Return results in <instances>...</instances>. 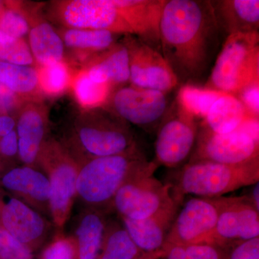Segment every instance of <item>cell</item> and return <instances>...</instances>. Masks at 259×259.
<instances>
[{"label": "cell", "mask_w": 259, "mask_h": 259, "mask_svg": "<svg viewBox=\"0 0 259 259\" xmlns=\"http://www.w3.org/2000/svg\"><path fill=\"white\" fill-rule=\"evenodd\" d=\"M222 34L210 1L166 0L160 47L179 86L198 85L207 77L219 54Z\"/></svg>", "instance_id": "cell-1"}, {"label": "cell", "mask_w": 259, "mask_h": 259, "mask_svg": "<svg viewBox=\"0 0 259 259\" xmlns=\"http://www.w3.org/2000/svg\"><path fill=\"white\" fill-rule=\"evenodd\" d=\"M62 144L79 166L92 158L139 150L129 124L104 107L83 110L75 121L69 141Z\"/></svg>", "instance_id": "cell-2"}, {"label": "cell", "mask_w": 259, "mask_h": 259, "mask_svg": "<svg viewBox=\"0 0 259 259\" xmlns=\"http://www.w3.org/2000/svg\"><path fill=\"white\" fill-rule=\"evenodd\" d=\"M141 150L125 154L92 158L80 166L76 197L88 207L109 212L110 204L121 186L131 177L158 168Z\"/></svg>", "instance_id": "cell-3"}, {"label": "cell", "mask_w": 259, "mask_h": 259, "mask_svg": "<svg viewBox=\"0 0 259 259\" xmlns=\"http://www.w3.org/2000/svg\"><path fill=\"white\" fill-rule=\"evenodd\" d=\"M259 182V161L230 166L208 161H190L177 169L171 184L174 197L215 198Z\"/></svg>", "instance_id": "cell-4"}, {"label": "cell", "mask_w": 259, "mask_h": 259, "mask_svg": "<svg viewBox=\"0 0 259 259\" xmlns=\"http://www.w3.org/2000/svg\"><path fill=\"white\" fill-rule=\"evenodd\" d=\"M204 88L236 97L259 84V33L241 32L226 37Z\"/></svg>", "instance_id": "cell-5"}, {"label": "cell", "mask_w": 259, "mask_h": 259, "mask_svg": "<svg viewBox=\"0 0 259 259\" xmlns=\"http://www.w3.org/2000/svg\"><path fill=\"white\" fill-rule=\"evenodd\" d=\"M50 182L51 217L57 232L63 231L76 198V182L80 166L62 142L46 140L37 156Z\"/></svg>", "instance_id": "cell-6"}, {"label": "cell", "mask_w": 259, "mask_h": 259, "mask_svg": "<svg viewBox=\"0 0 259 259\" xmlns=\"http://www.w3.org/2000/svg\"><path fill=\"white\" fill-rule=\"evenodd\" d=\"M157 168L131 177L117 191L109 212L117 213L119 218L144 219L162 209L182 202L174 197L170 183H163L154 177Z\"/></svg>", "instance_id": "cell-7"}, {"label": "cell", "mask_w": 259, "mask_h": 259, "mask_svg": "<svg viewBox=\"0 0 259 259\" xmlns=\"http://www.w3.org/2000/svg\"><path fill=\"white\" fill-rule=\"evenodd\" d=\"M199 127L198 121L175 100L156 131V164L178 169L188 163L197 142Z\"/></svg>", "instance_id": "cell-8"}, {"label": "cell", "mask_w": 259, "mask_h": 259, "mask_svg": "<svg viewBox=\"0 0 259 259\" xmlns=\"http://www.w3.org/2000/svg\"><path fill=\"white\" fill-rule=\"evenodd\" d=\"M208 161L241 166L259 161L258 138L242 128L229 134L212 132L202 124L190 161Z\"/></svg>", "instance_id": "cell-9"}, {"label": "cell", "mask_w": 259, "mask_h": 259, "mask_svg": "<svg viewBox=\"0 0 259 259\" xmlns=\"http://www.w3.org/2000/svg\"><path fill=\"white\" fill-rule=\"evenodd\" d=\"M107 104L122 120L150 134L156 133L170 108L166 93L133 85L113 90Z\"/></svg>", "instance_id": "cell-10"}, {"label": "cell", "mask_w": 259, "mask_h": 259, "mask_svg": "<svg viewBox=\"0 0 259 259\" xmlns=\"http://www.w3.org/2000/svg\"><path fill=\"white\" fill-rule=\"evenodd\" d=\"M52 13L66 28L107 30L117 35H134L112 0L54 2Z\"/></svg>", "instance_id": "cell-11"}, {"label": "cell", "mask_w": 259, "mask_h": 259, "mask_svg": "<svg viewBox=\"0 0 259 259\" xmlns=\"http://www.w3.org/2000/svg\"><path fill=\"white\" fill-rule=\"evenodd\" d=\"M219 199L194 197L179 209L167 236L166 243L176 245L214 243Z\"/></svg>", "instance_id": "cell-12"}, {"label": "cell", "mask_w": 259, "mask_h": 259, "mask_svg": "<svg viewBox=\"0 0 259 259\" xmlns=\"http://www.w3.org/2000/svg\"><path fill=\"white\" fill-rule=\"evenodd\" d=\"M125 36L122 42L128 51L131 85L166 94L179 86L176 76L161 52L134 35Z\"/></svg>", "instance_id": "cell-13"}, {"label": "cell", "mask_w": 259, "mask_h": 259, "mask_svg": "<svg viewBox=\"0 0 259 259\" xmlns=\"http://www.w3.org/2000/svg\"><path fill=\"white\" fill-rule=\"evenodd\" d=\"M219 213L213 243L230 248L259 237V211L244 195L219 197Z\"/></svg>", "instance_id": "cell-14"}, {"label": "cell", "mask_w": 259, "mask_h": 259, "mask_svg": "<svg viewBox=\"0 0 259 259\" xmlns=\"http://www.w3.org/2000/svg\"><path fill=\"white\" fill-rule=\"evenodd\" d=\"M0 226L33 253L44 244L51 230L50 223L40 213L15 197L3 202Z\"/></svg>", "instance_id": "cell-15"}, {"label": "cell", "mask_w": 259, "mask_h": 259, "mask_svg": "<svg viewBox=\"0 0 259 259\" xmlns=\"http://www.w3.org/2000/svg\"><path fill=\"white\" fill-rule=\"evenodd\" d=\"M1 184L15 198L41 214L51 216L50 182L44 172L32 166L15 167L3 175Z\"/></svg>", "instance_id": "cell-16"}, {"label": "cell", "mask_w": 259, "mask_h": 259, "mask_svg": "<svg viewBox=\"0 0 259 259\" xmlns=\"http://www.w3.org/2000/svg\"><path fill=\"white\" fill-rule=\"evenodd\" d=\"M134 35L161 52L159 26L166 0H112Z\"/></svg>", "instance_id": "cell-17"}, {"label": "cell", "mask_w": 259, "mask_h": 259, "mask_svg": "<svg viewBox=\"0 0 259 259\" xmlns=\"http://www.w3.org/2000/svg\"><path fill=\"white\" fill-rule=\"evenodd\" d=\"M18 156L25 166L36 164L48 130V113L37 102H27L17 115Z\"/></svg>", "instance_id": "cell-18"}, {"label": "cell", "mask_w": 259, "mask_h": 259, "mask_svg": "<svg viewBox=\"0 0 259 259\" xmlns=\"http://www.w3.org/2000/svg\"><path fill=\"white\" fill-rule=\"evenodd\" d=\"M182 204L176 203L144 219L120 218L131 239L144 253L161 250L179 209Z\"/></svg>", "instance_id": "cell-19"}, {"label": "cell", "mask_w": 259, "mask_h": 259, "mask_svg": "<svg viewBox=\"0 0 259 259\" xmlns=\"http://www.w3.org/2000/svg\"><path fill=\"white\" fill-rule=\"evenodd\" d=\"M210 2L220 28L227 37L241 32H258V0Z\"/></svg>", "instance_id": "cell-20"}, {"label": "cell", "mask_w": 259, "mask_h": 259, "mask_svg": "<svg viewBox=\"0 0 259 259\" xmlns=\"http://www.w3.org/2000/svg\"><path fill=\"white\" fill-rule=\"evenodd\" d=\"M89 77L98 83L112 87L130 80L129 54L123 42H116L107 50L92 58L83 67Z\"/></svg>", "instance_id": "cell-21"}, {"label": "cell", "mask_w": 259, "mask_h": 259, "mask_svg": "<svg viewBox=\"0 0 259 259\" xmlns=\"http://www.w3.org/2000/svg\"><path fill=\"white\" fill-rule=\"evenodd\" d=\"M107 212L88 207L81 214L72 235L79 259H97L101 250L107 222Z\"/></svg>", "instance_id": "cell-22"}, {"label": "cell", "mask_w": 259, "mask_h": 259, "mask_svg": "<svg viewBox=\"0 0 259 259\" xmlns=\"http://www.w3.org/2000/svg\"><path fill=\"white\" fill-rule=\"evenodd\" d=\"M248 119L244 105L236 97L223 94L209 108L202 125L216 134H226L237 131Z\"/></svg>", "instance_id": "cell-23"}, {"label": "cell", "mask_w": 259, "mask_h": 259, "mask_svg": "<svg viewBox=\"0 0 259 259\" xmlns=\"http://www.w3.org/2000/svg\"><path fill=\"white\" fill-rule=\"evenodd\" d=\"M29 47L38 66L64 61L65 46L59 33L47 22L39 21L30 26Z\"/></svg>", "instance_id": "cell-24"}, {"label": "cell", "mask_w": 259, "mask_h": 259, "mask_svg": "<svg viewBox=\"0 0 259 259\" xmlns=\"http://www.w3.org/2000/svg\"><path fill=\"white\" fill-rule=\"evenodd\" d=\"M116 35L107 30L66 28L61 32V37L65 47L83 56L87 63L116 44Z\"/></svg>", "instance_id": "cell-25"}, {"label": "cell", "mask_w": 259, "mask_h": 259, "mask_svg": "<svg viewBox=\"0 0 259 259\" xmlns=\"http://www.w3.org/2000/svg\"><path fill=\"white\" fill-rule=\"evenodd\" d=\"M0 82L25 102H37L42 94L37 67L0 61Z\"/></svg>", "instance_id": "cell-26"}, {"label": "cell", "mask_w": 259, "mask_h": 259, "mask_svg": "<svg viewBox=\"0 0 259 259\" xmlns=\"http://www.w3.org/2000/svg\"><path fill=\"white\" fill-rule=\"evenodd\" d=\"M144 253L121 222L107 220L101 250L97 259H136Z\"/></svg>", "instance_id": "cell-27"}, {"label": "cell", "mask_w": 259, "mask_h": 259, "mask_svg": "<svg viewBox=\"0 0 259 259\" xmlns=\"http://www.w3.org/2000/svg\"><path fill=\"white\" fill-rule=\"evenodd\" d=\"M71 89L83 110L105 107L113 92L112 85L95 82L83 69L74 75Z\"/></svg>", "instance_id": "cell-28"}, {"label": "cell", "mask_w": 259, "mask_h": 259, "mask_svg": "<svg viewBox=\"0 0 259 259\" xmlns=\"http://www.w3.org/2000/svg\"><path fill=\"white\" fill-rule=\"evenodd\" d=\"M223 94L199 85L186 84L181 86L176 101L195 120L203 121L212 104Z\"/></svg>", "instance_id": "cell-29"}, {"label": "cell", "mask_w": 259, "mask_h": 259, "mask_svg": "<svg viewBox=\"0 0 259 259\" xmlns=\"http://www.w3.org/2000/svg\"><path fill=\"white\" fill-rule=\"evenodd\" d=\"M39 87L42 95L58 97L71 88L74 75L65 61L37 66Z\"/></svg>", "instance_id": "cell-30"}, {"label": "cell", "mask_w": 259, "mask_h": 259, "mask_svg": "<svg viewBox=\"0 0 259 259\" xmlns=\"http://www.w3.org/2000/svg\"><path fill=\"white\" fill-rule=\"evenodd\" d=\"M229 248L215 243L176 245L165 243L160 259H226Z\"/></svg>", "instance_id": "cell-31"}, {"label": "cell", "mask_w": 259, "mask_h": 259, "mask_svg": "<svg viewBox=\"0 0 259 259\" xmlns=\"http://www.w3.org/2000/svg\"><path fill=\"white\" fill-rule=\"evenodd\" d=\"M0 61L20 66H32L35 61L24 38L8 36L0 32Z\"/></svg>", "instance_id": "cell-32"}, {"label": "cell", "mask_w": 259, "mask_h": 259, "mask_svg": "<svg viewBox=\"0 0 259 259\" xmlns=\"http://www.w3.org/2000/svg\"><path fill=\"white\" fill-rule=\"evenodd\" d=\"M39 259H79L74 237L57 232L52 241L42 249Z\"/></svg>", "instance_id": "cell-33"}, {"label": "cell", "mask_w": 259, "mask_h": 259, "mask_svg": "<svg viewBox=\"0 0 259 259\" xmlns=\"http://www.w3.org/2000/svg\"><path fill=\"white\" fill-rule=\"evenodd\" d=\"M30 29V22L25 13L13 6L5 7L0 17V32L8 36L24 38Z\"/></svg>", "instance_id": "cell-34"}, {"label": "cell", "mask_w": 259, "mask_h": 259, "mask_svg": "<svg viewBox=\"0 0 259 259\" xmlns=\"http://www.w3.org/2000/svg\"><path fill=\"white\" fill-rule=\"evenodd\" d=\"M33 252L0 226V259H33Z\"/></svg>", "instance_id": "cell-35"}, {"label": "cell", "mask_w": 259, "mask_h": 259, "mask_svg": "<svg viewBox=\"0 0 259 259\" xmlns=\"http://www.w3.org/2000/svg\"><path fill=\"white\" fill-rule=\"evenodd\" d=\"M25 103L23 99L0 82V115L17 117Z\"/></svg>", "instance_id": "cell-36"}, {"label": "cell", "mask_w": 259, "mask_h": 259, "mask_svg": "<svg viewBox=\"0 0 259 259\" xmlns=\"http://www.w3.org/2000/svg\"><path fill=\"white\" fill-rule=\"evenodd\" d=\"M226 259H259V237L232 245Z\"/></svg>", "instance_id": "cell-37"}, {"label": "cell", "mask_w": 259, "mask_h": 259, "mask_svg": "<svg viewBox=\"0 0 259 259\" xmlns=\"http://www.w3.org/2000/svg\"><path fill=\"white\" fill-rule=\"evenodd\" d=\"M236 97L244 105L248 115L258 119L259 84L253 85L244 89Z\"/></svg>", "instance_id": "cell-38"}, {"label": "cell", "mask_w": 259, "mask_h": 259, "mask_svg": "<svg viewBox=\"0 0 259 259\" xmlns=\"http://www.w3.org/2000/svg\"><path fill=\"white\" fill-rule=\"evenodd\" d=\"M18 155V139L16 130H13L0 140V156L12 158Z\"/></svg>", "instance_id": "cell-39"}, {"label": "cell", "mask_w": 259, "mask_h": 259, "mask_svg": "<svg viewBox=\"0 0 259 259\" xmlns=\"http://www.w3.org/2000/svg\"><path fill=\"white\" fill-rule=\"evenodd\" d=\"M15 117L8 115H0V140L15 129Z\"/></svg>", "instance_id": "cell-40"}, {"label": "cell", "mask_w": 259, "mask_h": 259, "mask_svg": "<svg viewBox=\"0 0 259 259\" xmlns=\"http://www.w3.org/2000/svg\"><path fill=\"white\" fill-rule=\"evenodd\" d=\"M249 187L247 193L243 195L259 211V182Z\"/></svg>", "instance_id": "cell-41"}, {"label": "cell", "mask_w": 259, "mask_h": 259, "mask_svg": "<svg viewBox=\"0 0 259 259\" xmlns=\"http://www.w3.org/2000/svg\"><path fill=\"white\" fill-rule=\"evenodd\" d=\"M163 248L161 250L156 252H151V253H144V254L136 259H160L163 255Z\"/></svg>", "instance_id": "cell-42"}, {"label": "cell", "mask_w": 259, "mask_h": 259, "mask_svg": "<svg viewBox=\"0 0 259 259\" xmlns=\"http://www.w3.org/2000/svg\"><path fill=\"white\" fill-rule=\"evenodd\" d=\"M5 9V4L3 3V2L0 1V17H1L2 14H3V12Z\"/></svg>", "instance_id": "cell-43"}, {"label": "cell", "mask_w": 259, "mask_h": 259, "mask_svg": "<svg viewBox=\"0 0 259 259\" xmlns=\"http://www.w3.org/2000/svg\"><path fill=\"white\" fill-rule=\"evenodd\" d=\"M3 171H4V166H3V162L0 160V179L3 176Z\"/></svg>", "instance_id": "cell-44"}, {"label": "cell", "mask_w": 259, "mask_h": 259, "mask_svg": "<svg viewBox=\"0 0 259 259\" xmlns=\"http://www.w3.org/2000/svg\"><path fill=\"white\" fill-rule=\"evenodd\" d=\"M3 202H2V200H0V212H1L2 207H3Z\"/></svg>", "instance_id": "cell-45"}]
</instances>
